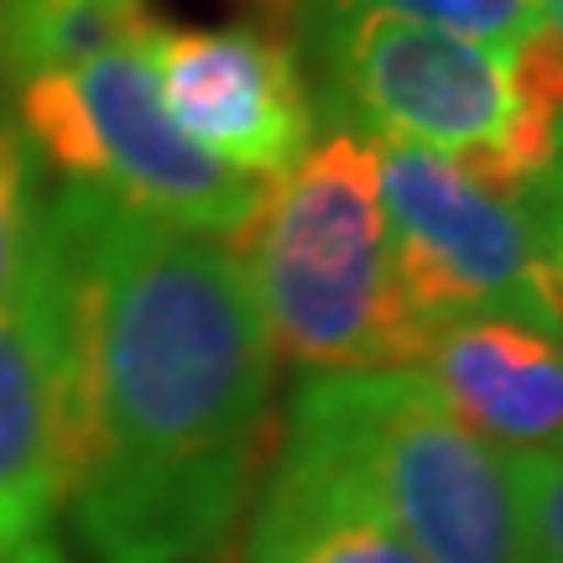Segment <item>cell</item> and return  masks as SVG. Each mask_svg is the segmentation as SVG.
Here are the masks:
<instances>
[{
	"label": "cell",
	"mask_w": 563,
	"mask_h": 563,
	"mask_svg": "<svg viewBox=\"0 0 563 563\" xmlns=\"http://www.w3.org/2000/svg\"><path fill=\"white\" fill-rule=\"evenodd\" d=\"M68 365L37 262L21 302L0 319V563H68Z\"/></svg>",
	"instance_id": "cell-8"
},
{
	"label": "cell",
	"mask_w": 563,
	"mask_h": 563,
	"mask_svg": "<svg viewBox=\"0 0 563 563\" xmlns=\"http://www.w3.org/2000/svg\"><path fill=\"white\" fill-rule=\"evenodd\" d=\"M266 340L308 376L407 371L422 329L407 313L382 224L376 141L329 125L282 178L266 183L256 220L235 241Z\"/></svg>",
	"instance_id": "cell-2"
},
{
	"label": "cell",
	"mask_w": 563,
	"mask_h": 563,
	"mask_svg": "<svg viewBox=\"0 0 563 563\" xmlns=\"http://www.w3.org/2000/svg\"><path fill=\"white\" fill-rule=\"evenodd\" d=\"M527 199L538 214H563V121L553 125V157H548L543 178L527 188Z\"/></svg>",
	"instance_id": "cell-15"
},
{
	"label": "cell",
	"mask_w": 563,
	"mask_h": 563,
	"mask_svg": "<svg viewBox=\"0 0 563 563\" xmlns=\"http://www.w3.org/2000/svg\"><path fill=\"white\" fill-rule=\"evenodd\" d=\"M391 16H412L460 37L490 42V47H522L543 32V0H355Z\"/></svg>",
	"instance_id": "cell-13"
},
{
	"label": "cell",
	"mask_w": 563,
	"mask_h": 563,
	"mask_svg": "<svg viewBox=\"0 0 563 563\" xmlns=\"http://www.w3.org/2000/svg\"><path fill=\"white\" fill-rule=\"evenodd\" d=\"M287 418L361 475L422 563H532L506 454L439 402L418 365L302 376Z\"/></svg>",
	"instance_id": "cell-4"
},
{
	"label": "cell",
	"mask_w": 563,
	"mask_h": 563,
	"mask_svg": "<svg viewBox=\"0 0 563 563\" xmlns=\"http://www.w3.org/2000/svg\"><path fill=\"white\" fill-rule=\"evenodd\" d=\"M68 365V538L95 563H209L277 454V350L230 241L63 183L42 214Z\"/></svg>",
	"instance_id": "cell-1"
},
{
	"label": "cell",
	"mask_w": 563,
	"mask_h": 563,
	"mask_svg": "<svg viewBox=\"0 0 563 563\" xmlns=\"http://www.w3.org/2000/svg\"><path fill=\"white\" fill-rule=\"evenodd\" d=\"M302 0H262V11H277V16H292Z\"/></svg>",
	"instance_id": "cell-16"
},
{
	"label": "cell",
	"mask_w": 563,
	"mask_h": 563,
	"mask_svg": "<svg viewBox=\"0 0 563 563\" xmlns=\"http://www.w3.org/2000/svg\"><path fill=\"white\" fill-rule=\"evenodd\" d=\"M42 162L26 131L16 125L11 104L0 100V319L11 313L32 282L42 245Z\"/></svg>",
	"instance_id": "cell-12"
},
{
	"label": "cell",
	"mask_w": 563,
	"mask_h": 563,
	"mask_svg": "<svg viewBox=\"0 0 563 563\" xmlns=\"http://www.w3.org/2000/svg\"><path fill=\"white\" fill-rule=\"evenodd\" d=\"M146 63L183 136L241 178L272 183L308 152L319 104L298 47L262 26H152Z\"/></svg>",
	"instance_id": "cell-7"
},
{
	"label": "cell",
	"mask_w": 563,
	"mask_h": 563,
	"mask_svg": "<svg viewBox=\"0 0 563 563\" xmlns=\"http://www.w3.org/2000/svg\"><path fill=\"white\" fill-rule=\"evenodd\" d=\"M298 21L329 125L454 157L506 194L543 178L553 121L522 100L511 47L355 0H302Z\"/></svg>",
	"instance_id": "cell-3"
},
{
	"label": "cell",
	"mask_w": 563,
	"mask_h": 563,
	"mask_svg": "<svg viewBox=\"0 0 563 563\" xmlns=\"http://www.w3.org/2000/svg\"><path fill=\"white\" fill-rule=\"evenodd\" d=\"M543 16H563V0H543Z\"/></svg>",
	"instance_id": "cell-17"
},
{
	"label": "cell",
	"mask_w": 563,
	"mask_h": 563,
	"mask_svg": "<svg viewBox=\"0 0 563 563\" xmlns=\"http://www.w3.org/2000/svg\"><path fill=\"white\" fill-rule=\"evenodd\" d=\"M245 563H422L386 522L361 475L302 428L282 422L277 454L266 464L251 517Z\"/></svg>",
	"instance_id": "cell-10"
},
{
	"label": "cell",
	"mask_w": 563,
	"mask_h": 563,
	"mask_svg": "<svg viewBox=\"0 0 563 563\" xmlns=\"http://www.w3.org/2000/svg\"><path fill=\"white\" fill-rule=\"evenodd\" d=\"M543 277H548V308L563 334V214H543Z\"/></svg>",
	"instance_id": "cell-14"
},
{
	"label": "cell",
	"mask_w": 563,
	"mask_h": 563,
	"mask_svg": "<svg viewBox=\"0 0 563 563\" xmlns=\"http://www.w3.org/2000/svg\"><path fill=\"white\" fill-rule=\"evenodd\" d=\"M5 104L37 162L136 214L235 245L262 209L266 183L241 178L173 125L141 42L21 79Z\"/></svg>",
	"instance_id": "cell-5"
},
{
	"label": "cell",
	"mask_w": 563,
	"mask_h": 563,
	"mask_svg": "<svg viewBox=\"0 0 563 563\" xmlns=\"http://www.w3.org/2000/svg\"><path fill=\"white\" fill-rule=\"evenodd\" d=\"M376 188L391 277L428 334L460 319H517L559 334L543 214L527 194L490 188L464 162L397 141H376Z\"/></svg>",
	"instance_id": "cell-6"
},
{
	"label": "cell",
	"mask_w": 563,
	"mask_h": 563,
	"mask_svg": "<svg viewBox=\"0 0 563 563\" xmlns=\"http://www.w3.org/2000/svg\"><path fill=\"white\" fill-rule=\"evenodd\" d=\"M152 26L146 0H0V89L136 47Z\"/></svg>",
	"instance_id": "cell-11"
},
{
	"label": "cell",
	"mask_w": 563,
	"mask_h": 563,
	"mask_svg": "<svg viewBox=\"0 0 563 563\" xmlns=\"http://www.w3.org/2000/svg\"><path fill=\"white\" fill-rule=\"evenodd\" d=\"M418 371L490 449H563V334L517 319H460L428 334Z\"/></svg>",
	"instance_id": "cell-9"
}]
</instances>
